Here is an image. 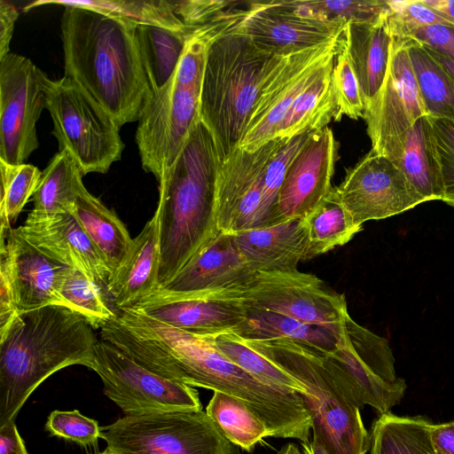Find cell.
<instances>
[{"label":"cell","instance_id":"6da1fadb","mask_svg":"<svg viewBox=\"0 0 454 454\" xmlns=\"http://www.w3.org/2000/svg\"><path fill=\"white\" fill-rule=\"evenodd\" d=\"M137 25L81 7L61 18L65 77L73 80L121 127L138 121L153 96L136 35Z\"/></svg>","mask_w":454,"mask_h":454},{"label":"cell","instance_id":"7a4b0ae2","mask_svg":"<svg viewBox=\"0 0 454 454\" xmlns=\"http://www.w3.org/2000/svg\"><path fill=\"white\" fill-rule=\"evenodd\" d=\"M98 339L82 315L63 305L19 312L0 330V427L34 390L70 365L93 369Z\"/></svg>","mask_w":454,"mask_h":454},{"label":"cell","instance_id":"3957f363","mask_svg":"<svg viewBox=\"0 0 454 454\" xmlns=\"http://www.w3.org/2000/svg\"><path fill=\"white\" fill-rule=\"evenodd\" d=\"M221 160L210 131L200 121L159 182L160 288L220 232L215 192Z\"/></svg>","mask_w":454,"mask_h":454},{"label":"cell","instance_id":"277c9868","mask_svg":"<svg viewBox=\"0 0 454 454\" xmlns=\"http://www.w3.org/2000/svg\"><path fill=\"white\" fill-rule=\"evenodd\" d=\"M284 57L259 49L237 25L210 45L200 120L214 138L221 162L239 147L260 90Z\"/></svg>","mask_w":454,"mask_h":454},{"label":"cell","instance_id":"5b68a950","mask_svg":"<svg viewBox=\"0 0 454 454\" xmlns=\"http://www.w3.org/2000/svg\"><path fill=\"white\" fill-rule=\"evenodd\" d=\"M245 340L304 385L307 395L302 397L312 419V438L328 454H366L370 433L364 425L361 409L326 353L289 340Z\"/></svg>","mask_w":454,"mask_h":454},{"label":"cell","instance_id":"8992f818","mask_svg":"<svg viewBox=\"0 0 454 454\" xmlns=\"http://www.w3.org/2000/svg\"><path fill=\"white\" fill-rule=\"evenodd\" d=\"M208 42L192 35L169 80L147 101L136 132L141 163L158 182L173 165L200 120Z\"/></svg>","mask_w":454,"mask_h":454},{"label":"cell","instance_id":"52a82bcc","mask_svg":"<svg viewBox=\"0 0 454 454\" xmlns=\"http://www.w3.org/2000/svg\"><path fill=\"white\" fill-rule=\"evenodd\" d=\"M46 108L59 151L67 150L84 175L106 173L121 158L124 144L114 117L73 80H49Z\"/></svg>","mask_w":454,"mask_h":454},{"label":"cell","instance_id":"ba28073f","mask_svg":"<svg viewBox=\"0 0 454 454\" xmlns=\"http://www.w3.org/2000/svg\"><path fill=\"white\" fill-rule=\"evenodd\" d=\"M195 297L233 301L243 308L272 311L325 326L338 334L349 315L343 294L317 276L297 269L254 272L239 285Z\"/></svg>","mask_w":454,"mask_h":454},{"label":"cell","instance_id":"9c48e42d","mask_svg":"<svg viewBox=\"0 0 454 454\" xmlns=\"http://www.w3.org/2000/svg\"><path fill=\"white\" fill-rule=\"evenodd\" d=\"M100 438L110 454H239L203 411L125 415Z\"/></svg>","mask_w":454,"mask_h":454},{"label":"cell","instance_id":"30bf717a","mask_svg":"<svg viewBox=\"0 0 454 454\" xmlns=\"http://www.w3.org/2000/svg\"><path fill=\"white\" fill-rule=\"evenodd\" d=\"M326 357L360 409L389 412L404 396L407 384L396 375L387 340L358 325L348 315L337 348Z\"/></svg>","mask_w":454,"mask_h":454},{"label":"cell","instance_id":"8fae6325","mask_svg":"<svg viewBox=\"0 0 454 454\" xmlns=\"http://www.w3.org/2000/svg\"><path fill=\"white\" fill-rule=\"evenodd\" d=\"M105 395L126 415L202 411L193 387L162 378L98 340L93 366Z\"/></svg>","mask_w":454,"mask_h":454},{"label":"cell","instance_id":"7c38bea8","mask_svg":"<svg viewBox=\"0 0 454 454\" xmlns=\"http://www.w3.org/2000/svg\"><path fill=\"white\" fill-rule=\"evenodd\" d=\"M341 35L283 58L260 90L239 148L254 152L278 138L294 100L334 60Z\"/></svg>","mask_w":454,"mask_h":454},{"label":"cell","instance_id":"4fadbf2b","mask_svg":"<svg viewBox=\"0 0 454 454\" xmlns=\"http://www.w3.org/2000/svg\"><path fill=\"white\" fill-rule=\"evenodd\" d=\"M47 75L30 59H0V160L21 165L38 148L36 122L46 108Z\"/></svg>","mask_w":454,"mask_h":454},{"label":"cell","instance_id":"5bb4252c","mask_svg":"<svg viewBox=\"0 0 454 454\" xmlns=\"http://www.w3.org/2000/svg\"><path fill=\"white\" fill-rule=\"evenodd\" d=\"M285 138L272 139L258 150L236 149L221 162L215 192V219L220 232L270 226L271 212L264 200V170Z\"/></svg>","mask_w":454,"mask_h":454},{"label":"cell","instance_id":"9a60e30c","mask_svg":"<svg viewBox=\"0 0 454 454\" xmlns=\"http://www.w3.org/2000/svg\"><path fill=\"white\" fill-rule=\"evenodd\" d=\"M335 189L353 222L359 226L423 203L395 163L372 150L347 170Z\"/></svg>","mask_w":454,"mask_h":454},{"label":"cell","instance_id":"2e32d148","mask_svg":"<svg viewBox=\"0 0 454 454\" xmlns=\"http://www.w3.org/2000/svg\"><path fill=\"white\" fill-rule=\"evenodd\" d=\"M426 115L405 39L394 35L385 80L364 114L372 150L380 153L391 140Z\"/></svg>","mask_w":454,"mask_h":454},{"label":"cell","instance_id":"e0dca14e","mask_svg":"<svg viewBox=\"0 0 454 454\" xmlns=\"http://www.w3.org/2000/svg\"><path fill=\"white\" fill-rule=\"evenodd\" d=\"M346 23L304 15L280 0L251 2L237 28L262 51L288 56L340 35Z\"/></svg>","mask_w":454,"mask_h":454},{"label":"cell","instance_id":"ac0fdd59","mask_svg":"<svg viewBox=\"0 0 454 454\" xmlns=\"http://www.w3.org/2000/svg\"><path fill=\"white\" fill-rule=\"evenodd\" d=\"M337 155L338 143L331 129L311 132L286 170L273 225L304 218L330 192Z\"/></svg>","mask_w":454,"mask_h":454},{"label":"cell","instance_id":"d6986e66","mask_svg":"<svg viewBox=\"0 0 454 454\" xmlns=\"http://www.w3.org/2000/svg\"><path fill=\"white\" fill-rule=\"evenodd\" d=\"M1 236L18 312L62 305L59 287L69 266L49 256L11 228Z\"/></svg>","mask_w":454,"mask_h":454},{"label":"cell","instance_id":"ffe728a7","mask_svg":"<svg viewBox=\"0 0 454 454\" xmlns=\"http://www.w3.org/2000/svg\"><path fill=\"white\" fill-rule=\"evenodd\" d=\"M254 273L239 252L232 235L219 232L171 281L146 299H176L211 294L239 285Z\"/></svg>","mask_w":454,"mask_h":454},{"label":"cell","instance_id":"44dd1931","mask_svg":"<svg viewBox=\"0 0 454 454\" xmlns=\"http://www.w3.org/2000/svg\"><path fill=\"white\" fill-rule=\"evenodd\" d=\"M53 259L81 270L106 294L112 270L72 212L16 228Z\"/></svg>","mask_w":454,"mask_h":454},{"label":"cell","instance_id":"7402d4cb","mask_svg":"<svg viewBox=\"0 0 454 454\" xmlns=\"http://www.w3.org/2000/svg\"><path fill=\"white\" fill-rule=\"evenodd\" d=\"M342 38L365 109L381 88L390 61L394 33L389 8L372 20L347 22Z\"/></svg>","mask_w":454,"mask_h":454},{"label":"cell","instance_id":"603a6c76","mask_svg":"<svg viewBox=\"0 0 454 454\" xmlns=\"http://www.w3.org/2000/svg\"><path fill=\"white\" fill-rule=\"evenodd\" d=\"M124 309L197 334L235 331L246 319V310L238 302L212 297L145 299Z\"/></svg>","mask_w":454,"mask_h":454},{"label":"cell","instance_id":"cb8c5ba5","mask_svg":"<svg viewBox=\"0 0 454 454\" xmlns=\"http://www.w3.org/2000/svg\"><path fill=\"white\" fill-rule=\"evenodd\" d=\"M254 272L293 270L308 260V241L301 219L231 234Z\"/></svg>","mask_w":454,"mask_h":454},{"label":"cell","instance_id":"d4e9b609","mask_svg":"<svg viewBox=\"0 0 454 454\" xmlns=\"http://www.w3.org/2000/svg\"><path fill=\"white\" fill-rule=\"evenodd\" d=\"M159 222L156 214L133 239L124 263L113 272L106 294L115 309L129 308L160 289Z\"/></svg>","mask_w":454,"mask_h":454},{"label":"cell","instance_id":"484cf974","mask_svg":"<svg viewBox=\"0 0 454 454\" xmlns=\"http://www.w3.org/2000/svg\"><path fill=\"white\" fill-rule=\"evenodd\" d=\"M380 154L393 160L423 202L442 200L428 116L418 119L406 131L391 140Z\"/></svg>","mask_w":454,"mask_h":454},{"label":"cell","instance_id":"4316f807","mask_svg":"<svg viewBox=\"0 0 454 454\" xmlns=\"http://www.w3.org/2000/svg\"><path fill=\"white\" fill-rule=\"evenodd\" d=\"M80 165L67 150L59 151L43 171L32 196L34 207L25 223H31L72 212L81 191L85 188Z\"/></svg>","mask_w":454,"mask_h":454},{"label":"cell","instance_id":"83f0119b","mask_svg":"<svg viewBox=\"0 0 454 454\" xmlns=\"http://www.w3.org/2000/svg\"><path fill=\"white\" fill-rule=\"evenodd\" d=\"M72 213L113 274L124 263L131 250L133 239L129 231L116 214L86 188L78 194Z\"/></svg>","mask_w":454,"mask_h":454},{"label":"cell","instance_id":"f1b7e54d","mask_svg":"<svg viewBox=\"0 0 454 454\" xmlns=\"http://www.w3.org/2000/svg\"><path fill=\"white\" fill-rule=\"evenodd\" d=\"M244 309L246 319L233 332L245 340H289L324 353L335 350L339 345L340 334L325 326L269 310Z\"/></svg>","mask_w":454,"mask_h":454},{"label":"cell","instance_id":"f546056e","mask_svg":"<svg viewBox=\"0 0 454 454\" xmlns=\"http://www.w3.org/2000/svg\"><path fill=\"white\" fill-rule=\"evenodd\" d=\"M333 63L334 60L328 63L319 76L294 100L281 124L278 137L289 138L325 128L332 120L340 121L332 84Z\"/></svg>","mask_w":454,"mask_h":454},{"label":"cell","instance_id":"4dcf8cb0","mask_svg":"<svg viewBox=\"0 0 454 454\" xmlns=\"http://www.w3.org/2000/svg\"><path fill=\"white\" fill-rule=\"evenodd\" d=\"M434 423L424 416L379 415L370 431V454H438L432 440Z\"/></svg>","mask_w":454,"mask_h":454},{"label":"cell","instance_id":"1f68e13d","mask_svg":"<svg viewBox=\"0 0 454 454\" xmlns=\"http://www.w3.org/2000/svg\"><path fill=\"white\" fill-rule=\"evenodd\" d=\"M46 4L74 6L138 25L163 27L176 31H193L176 14L172 1L168 0H38L24 7V11Z\"/></svg>","mask_w":454,"mask_h":454},{"label":"cell","instance_id":"d6a6232c","mask_svg":"<svg viewBox=\"0 0 454 454\" xmlns=\"http://www.w3.org/2000/svg\"><path fill=\"white\" fill-rule=\"evenodd\" d=\"M193 31H176L153 25L137 27V44L153 94L175 73Z\"/></svg>","mask_w":454,"mask_h":454},{"label":"cell","instance_id":"836d02e7","mask_svg":"<svg viewBox=\"0 0 454 454\" xmlns=\"http://www.w3.org/2000/svg\"><path fill=\"white\" fill-rule=\"evenodd\" d=\"M301 220L308 241V260L345 245L363 228L353 222L335 187Z\"/></svg>","mask_w":454,"mask_h":454},{"label":"cell","instance_id":"e575fe53","mask_svg":"<svg viewBox=\"0 0 454 454\" xmlns=\"http://www.w3.org/2000/svg\"><path fill=\"white\" fill-rule=\"evenodd\" d=\"M206 413L224 437L239 449L251 451L257 442L270 436L264 419L242 400L215 391Z\"/></svg>","mask_w":454,"mask_h":454},{"label":"cell","instance_id":"d590c367","mask_svg":"<svg viewBox=\"0 0 454 454\" xmlns=\"http://www.w3.org/2000/svg\"><path fill=\"white\" fill-rule=\"evenodd\" d=\"M405 44L428 116L454 121V81L430 56L424 45L411 38Z\"/></svg>","mask_w":454,"mask_h":454},{"label":"cell","instance_id":"8d00e7d4","mask_svg":"<svg viewBox=\"0 0 454 454\" xmlns=\"http://www.w3.org/2000/svg\"><path fill=\"white\" fill-rule=\"evenodd\" d=\"M210 335L216 349L247 373L268 384L296 392L301 396L307 395L303 384L253 349L235 332L228 331Z\"/></svg>","mask_w":454,"mask_h":454},{"label":"cell","instance_id":"74e56055","mask_svg":"<svg viewBox=\"0 0 454 454\" xmlns=\"http://www.w3.org/2000/svg\"><path fill=\"white\" fill-rule=\"evenodd\" d=\"M59 293L62 305L82 315L94 329H101L115 316L106 292L75 268H68Z\"/></svg>","mask_w":454,"mask_h":454},{"label":"cell","instance_id":"f35d334b","mask_svg":"<svg viewBox=\"0 0 454 454\" xmlns=\"http://www.w3.org/2000/svg\"><path fill=\"white\" fill-rule=\"evenodd\" d=\"M0 172V235H4L34 195L43 172L31 164L12 165L1 160Z\"/></svg>","mask_w":454,"mask_h":454},{"label":"cell","instance_id":"ab89813d","mask_svg":"<svg viewBox=\"0 0 454 454\" xmlns=\"http://www.w3.org/2000/svg\"><path fill=\"white\" fill-rule=\"evenodd\" d=\"M299 12L327 20L364 21L388 9L387 1H288Z\"/></svg>","mask_w":454,"mask_h":454},{"label":"cell","instance_id":"60d3db41","mask_svg":"<svg viewBox=\"0 0 454 454\" xmlns=\"http://www.w3.org/2000/svg\"><path fill=\"white\" fill-rule=\"evenodd\" d=\"M428 119L442 200L454 207V121L432 116Z\"/></svg>","mask_w":454,"mask_h":454},{"label":"cell","instance_id":"b9f144b4","mask_svg":"<svg viewBox=\"0 0 454 454\" xmlns=\"http://www.w3.org/2000/svg\"><path fill=\"white\" fill-rule=\"evenodd\" d=\"M332 84L339 107V119L343 115L354 120L364 118V104L342 36L333 63Z\"/></svg>","mask_w":454,"mask_h":454},{"label":"cell","instance_id":"7bdbcfd3","mask_svg":"<svg viewBox=\"0 0 454 454\" xmlns=\"http://www.w3.org/2000/svg\"><path fill=\"white\" fill-rule=\"evenodd\" d=\"M312 131L285 138L269 159L264 170V200L271 212V225L278 191L286 170Z\"/></svg>","mask_w":454,"mask_h":454},{"label":"cell","instance_id":"ee69618b","mask_svg":"<svg viewBox=\"0 0 454 454\" xmlns=\"http://www.w3.org/2000/svg\"><path fill=\"white\" fill-rule=\"evenodd\" d=\"M393 33L405 37L411 31L430 25L451 27L448 20L427 6L424 1H387Z\"/></svg>","mask_w":454,"mask_h":454},{"label":"cell","instance_id":"f6af8a7d","mask_svg":"<svg viewBox=\"0 0 454 454\" xmlns=\"http://www.w3.org/2000/svg\"><path fill=\"white\" fill-rule=\"evenodd\" d=\"M45 427L51 434L82 446L95 444L100 437L98 422L82 415L78 411H52Z\"/></svg>","mask_w":454,"mask_h":454},{"label":"cell","instance_id":"bcb514c9","mask_svg":"<svg viewBox=\"0 0 454 454\" xmlns=\"http://www.w3.org/2000/svg\"><path fill=\"white\" fill-rule=\"evenodd\" d=\"M403 38H411L427 45L454 60V27L445 25H430L409 33Z\"/></svg>","mask_w":454,"mask_h":454},{"label":"cell","instance_id":"7dc6e473","mask_svg":"<svg viewBox=\"0 0 454 454\" xmlns=\"http://www.w3.org/2000/svg\"><path fill=\"white\" fill-rule=\"evenodd\" d=\"M19 313L17 310L9 269L5 258L0 254V330L4 329Z\"/></svg>","mask_w":454,"mask_h":454},{"label":"cell","instance_id":"c3c4849f","mask_svg":"<svg viewBox=\"0 0 454 454\" xmlns=\"http://www.w3.org/2000/svg\"><path fill=\"white\" fill-rule=\"evenodd\" d=\"M18 17L19 12L12 4L0 1V59L10 53V43Z\"/></svg>","mask_w":454,"mask_h":454},{"label":"cell","instance_id":"681fc988","mask_svg":"<svg viewBox=\"0 0 454 454\" xmlns=\"http://www.w3.org/2000/svg\"><path fill=\"white\" fill-rule=\"evenodd\" d=\"M0 454H28L17 430L15 420L0 427Z\"/></svg>","mask_w":454,"mask_h":454},{"label":"cell","instance_id":"f907efd6","mask_svg":"<svg viewBox=\"0 0 454 454\" xmlns=\"http://www.w3.org/2000/svg\"><path fill=\"white\" fill-rule=\"evenodd\" d=\"M431 434L438 454H454V420L434 424Z\"/></svg>","mask_w":454,"mask_h":454},{"label":"cell","instance_id":"816d5d0a","mask_svg":"<svg viewBox=\"0 0 454 454\" xmlns=\"http://www.w3.org/2000/svg\"><path fill=\"white\" fill-rule=\"evenodd\" d=\"M424 3L448 20L454 27V0H424Z\"/></svg>","mask_w":454,"mask_h":454},{"label":"cell","instance_id":"f5cc1de1","mask_svg":"<svg viewBox=\"0 0 454 454\" xmlns=\"http://www.w3.org/2000/svg\"><path fill=\"white\" fill-rule=\"evenodd\" d=\"M430 56L449 74L454 81V60L449 56L423 44Z\"/></svg>","mask_w":454,"mask_h":454},{"label":"cell","instance_id":"db71d44e","mask_svg":"<svg viewBox=\"0 0 454 454\" xmlns=\"http://www.w3.org/2000/svg\"><path fill=\"white\" fill-rule=\"evenodd\" d=\"M303 454H328L320 442L312 438L307 442H301Z\"/></svg>","mask_w":454,"mask_h":454},{"label":"cell","instance_id":"11a10c76","mask_svg":"<svg viewBox=\"0 0 454 454\" xmlns=\"http://www.w3.org/2000/svg\"><path fill=\"white\" fill-rule=\"evenodd\" d=\"M278 454H303V452L298 444L287 442L282 446Z\"/></svg>","mask_w":454,"mask_h":454},{"label":"cell","instance_id":"9f6ffc18","mask_svg":"<svg viewBox=\"0 0 454 454\" xmlns=\"http://www.w3.org/2000/svg\"><path fill=\"white\" fill-rule=\"evenodd\" d=\"M101 454H110L107 450L104 451L103 453Z\"/></svg>","mask_w":454,"mask_h":454}]
</instances>
